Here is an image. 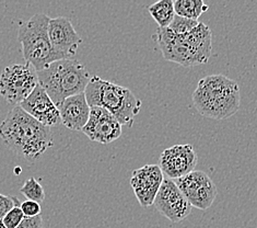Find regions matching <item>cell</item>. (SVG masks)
Returning <instances> with one entry per match:
<instances>
[{"instance_id": "18", "label": "cell", "mask_w": 257, "mask_h": 228, "mask_svg": "<svg viewBox=\"0 0 257 228\" xmlns=\"http://www.w3.org/2000/svg\"><path fill=\"white\" fill-rule=\"evenodd\" d=\"M20 192L30 201L41 203L45 200L44 189L35 178L28 179L20 189Z\"/></svg>"}, {"instance_id": "8", "label": "cell", "mask_w": 257, "mask_h": 228, "mask_svg": "<svg viewBox=\"0 0 257 228\" xmlns=\"http://www.w3.org/2000/svg\"><path fill=\"white\" fill-rule=\"evenodd\" d=\"M193 207L206 211L215 202L218 190L211 178L204 171L195 170L174 180Z\"/></svg>"}, {"instance_id": "17", "label": "cell", "mask_w": 257, "mask_h": 228, "mask_svg": "<svg viewBox=\"0 0 257 228\" xmlns=\"http://www.w3.org/2000/svg\"><path fill=\"white\" fill-rule=\"evenodd\" d=\"M208 5L203 0H175V15L191 20H198V18L208 10Z\"/></svg>"}, {"instance_id": "12", "label": "cell", "mask_w": 257, "mask_h": 228, "mask_svg": "<svg viewBox=\"0 0 257 228\" xmlns=\"http://www.w3.org/2000/svg\"><path fill=\"white\" fill-rule=\"evenodd\" d=\"M48 36L60 59H71L82 43L80 35L66 17L51 18L48 24Z\"/></svg>"}, {"instance_id": "24", "label": "cell", "mask_w": 257, "mask_h": 228, "mask_svg": "<svg viewBox=\"0 0 257 228\" xmlns=\"http://www.w3.org/2000/svg\"><path fill=\"white\" fill-rule=\"evenodd\" d=\"M0 228H7V226L4 224L3 220H0Z\"/></svg>"}, {"instance_id": "11", "label": "cell", "mask_w": 257, "mask_h": 228, "mask_svg": "<svg viewBox=\"0 0 257 228\" xmlns=\"http://www.w3.org/2000/svg\"><path fill=\"white\" fill-rule=\"evenodd\" d=\"M163 181V172L159 165H146L134 170L131 178V186L139 204L143 207L154 205Z\"/></svg>"}, {"instance_id": "10", "label": "cell", "mask_w": 257, "mask_h": 228, "mask_svg": "<svg viewBox=\"0 0 257 228\" xmlns=\"http://www.w3.org/2000/svg\"><path fill=\"white\" fill-rule=\"evenodd\" d=\"M197 162V154L191 144L175 145L161 153L159 167L168 179L176 180L195 171Z\"/></svg>"}, {"instance_id": "19", "label": "cell", "mask_w": 257, "mask_h": 228, "mask_svg": "<svg viewBox=\"0 0 257 228\" xmlns=\"http://www.w3.org/2000/svg\"><path fill=\"white\" fill-rule=\"evenodd\" d=\"M198 21L187 19V18H183L180 16H175L172 23L170 24L169 29L172 30L175 34L184 35L188 32H191L193 29L198 26Z\"/></svg>"}, {"instance_id": "20", "label": "cell", "mask_w": 257, "mask_h": 228, "mask_svg": "<svg viewBox=\"0 0 257 228\" xmlns=\"http://www.w3.org/2000/svg\"><path fill=\"white\" fill-rule=\"evenodd\" d=\"M17 202H19V201H17ZM24 218H26V216H24L23 212L21 211L20 205H18L16 203L15 207L7 213V215L4 217L3 221H4V224L7 226V228H17L22 223Z\"/></svg>"}, {"instance_id": "1", "label": "cell", "mask_w": 257, "mask_h": 228, "mask_svg": "<svg viewBox=\"0 0 257 228\" xmlns=\"http://www.w3.org/2000/svg\"><path fill=\"white\" fill-rule=\"evenodd\" d=\"M0 138L18 156L31 163L54 146L51 127L36 121L20 106L12 108L0 124Z\"/></svg>"}, {"instance_id": "2", "label": "cell", "mask_w": 257, "mask_h": 228, "mask_svg": "<svg viewBox=\"0 0 257 228\" xmlns=\"http://www.w3.org/2000/svg\"><path fill=\"white\" fill-rule=\"evenodd\" d=\"M163 57L183 67L208 63L212 52V33L209 27L199 22L191 32L175 34L169 28H158L154 35Z\"/></svg>"}, {"instance_id": "14", "label": "cell", "mask_w": 257, "mask_h": 228, "mask_svg": "<svg viewBox=\"0 0 257 228\" xmlns=\"http://www.w3.org/2000/svg\"><path fill=\"white\" fill-rule=\"evenodd\" d=\"M20 107L43 125L52 127L62 124L58 107L53 102L47 92L39 84L34 91L24 100Z\"/></svg>"}, {"instance_id": "9", "label": "cell", "mask_w": 257, "mask_h": 228, "mask_svg": "<svg viewBox=\"0 0 257 228\" xmlns=\"http://www.w3.org/2000/svg\"><path fill=\"white\" fill-rule=\"evenodd\" d=\"M154 205L159 213L173 223L184 220L191 214L193 207L174 180L171 179H164Z\"/></svg>"}, {"instance_id": "6", "label": "cell", "mask_w": 257, "mask_h": 228, "mask_svg": "<svg viewBox=\"0 0 257 228\" xmlns=\"http://www.w3.org/2000/svg\"><path fill=\"white\" fill-rule=\"evenodd\" d=\"M51 18L45 14H36L20 24L18 40L21 43L26 63L32 65L36 71L45 69L54 61L60 60L48 36Z\"/></svg>"}, {"instance_id": "16", "label": "cell", "mask_w": 257, "mask_h": 228, "mask_svg": "<svg viewBox=\"0 0 257 228\" xmlns=\"http://www.w3.org/2000/svg\"><path fill=\"white\" fill-rule=\"evenodd\" d=\"M149 14L154 18L159 28H169L175 18L174 2L172 0H159L148 7Z\"/></svg>"}, {"instance_id": "23", "label": "cell", "mask_w": 257, "mask_h": 228, "mask_svg": "<svg viewBox=\"0 0 257 228\" xmlns=\"http://www.w3.org/2000/svg\"><path fill=\"white\" fill-rule=\"evenodd\" d=\"M17 228H43V217L41 215L31 218L26 217Z\"/></svg>"}, {"instance_id": "15", "label": "cell", "mask_w": 257, "mask_h": 228, "mask_svg": "<svg viewBox=\"0 0 257 228\" xmlns=\"http://www.w3.org/2000/svg\"><path fill=\"white\" fill-rule=\"evenodd\" d=\"M62 124L72 131H82L87 124L91 107L87 101L84 92L67 98L58 106Z\"/></svg>"}, {"instance_id": "22", "label": "cell", "mask_w": 257, "mask_h": 228, "mask_svg": "<svg viewBox=\"0 0 257 228\" xmlns=\"http://www.w3.org/2000/svg\"><path fill=\"white\" fill-rule=\"evenodd\" d=\"M17 201L18 200L16 198L0 193V220H3L7 213L15 207Z\"/></svg>"}, {"instance_id": "5", "label": "cell", "mask_w": 257, "mask_h": 228, "mask_svg": "<svg viewBox=\"0 0 257 228\" xmlns=\"http://www.w3.org/2000/svg\"><path fill=\"white\" fill-rule=\"evenodd\" d=\"M38 77L39 84L57 107L67 98L83 94L92 78L84 65L75 59L54 61L38 71Z\"/></svg>"}, {"instance_id": "13", "label": "cell", "mask_w": 257, "mask_h": 228, "mask_svg": "<svg viewBox=\"0 0 257 228\" xmlns=\"http://www.w3.org/2000/svg\"><path fill=\"white\" fill-rule=\"evenodd\" d=\"M81 132L92 141L109 144L121 135V124L107 110L91 107L89 121Z\"/></svg>"}, {"instance_id": "3", "label": "cell", "mask_w": 257, "mask_h": 228, "mask_svg": "<svg viewBox=\"0 0 257 228\" xmlns=\"http://www.w3.org/2000/svg\"><path fill=\"white\" fill-rule=\"evenodd\" d=\"M192 100L201 116L225 120L240 110V87L236 82L224 75L206 76L198 82Z\"/></svg>"}, {"instance_id": "7", "label": "cell", "mask_w": 257, "mask_h": 228, "mask_svg": "<svg viewBox=\"0 0 257 228\" xmlns=\"http://www.w3.org/2000/svg\"><path fill=\"white\" fill-rule=\"evenodd\" d=\"M39 85L38 71L32 65L14 64L6 67L0 76V95L12 106L20 104Z\"/></svg>"}, {"instance_id": "4", "label": "cell", "mask_w": 257, "mask_h": 228, "mask_svg": "<svg viewBox=\"0 0 257 228\" xmlns=\"http://www.w3.org/2000/svg\"><path fill=\"white\" fill-rule=\"evenodd\" d=\"M84 95L90 107L107 110L121 126L132 127L135 118L142 110V100H139L132 90L99 76L91 78Z\"/></svg>"}, {"instance_id": "21", "label": "cell", "mask_w": 257, "mask_h": 228, "mask_svg": "<svg viewBox=\"0 0 257 228\" xmlns=\"http://www.w3.org/2000/svg\"><path fill=\"white\" fill-rule=\"evenodd\" d=\"M20 207H21V211L24 214V216H26L27 218L39 216L42 212L40 203L34 202V201H30V200H26L24 202H22L20 204Z\"/></svg>"}]
</instances>
